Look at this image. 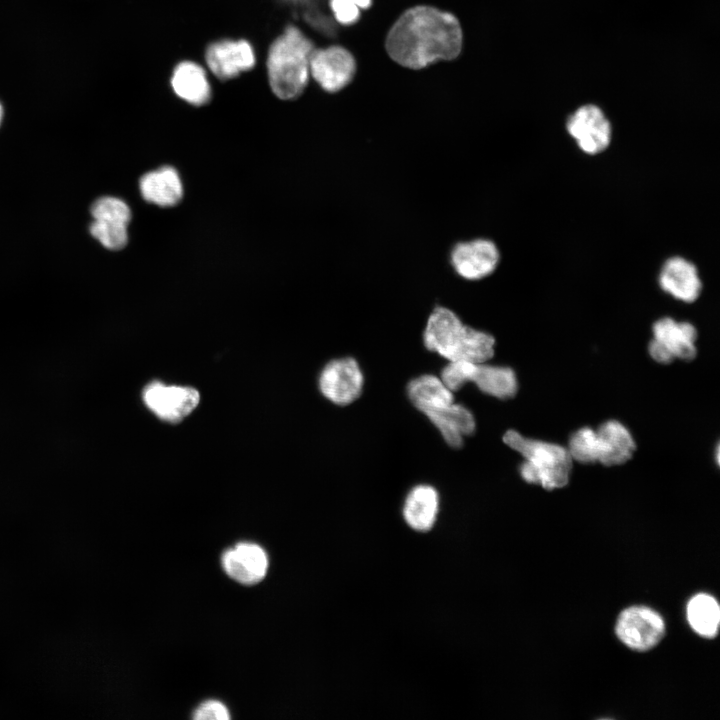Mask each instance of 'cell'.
Returning <instances> with one entry per match:
<instances>
[{
	"mask_svg": "<svg viewBox=\"0 0 720 720\" xmlns=\"http://www.w3.org/2000/svg\"><path fill=\"white\" fill-rule=\"evenodd\" d=\"M687 620L691 628L700 636L714 638L720 624V606L717 600L706 593L693 596L686 608Z\"/></svg>",
	"mask_w": 720,
	"mask_h": 720,
	"instance_id": "7402d4cb",
	"label": "cell"
},
{
	"mask_svg": "<svg viewBox=\"0 0 720 720\" xmlns=\"http://www.w3.org/2000/svg\"><path fill=\"white\" fill-rule=\"evenodd\" d=\"M142 197L161 207L178 204L183 197V186L178 172L171 166L144 174L139 182Z\"/></svg>",
	"mask_w": 720,
	"mask_h": 720,
	"instance_id": "e0dca14e",
	"label": "cell"
},
{
	"mask_svg": "<svg viewBox=\"0 0 720 720\" xmlns=\"http://www.w3.org/2000/svg\"><path fill=\"white\" fill-rule=\"evenodd\" d=\"M221 564L225 573L236 582L253 585L266 576L269 560L260 545L241 542L222 554Z\"/></svg>",
	"mask_w": 720,
	"mask_h": 720,
	"instance_id": "4fadbf2b",
	"label": "cell"
},
{
	"mask_svg": "<svg viewBox=\"0 0 720 720\" xmlns=\"http://www.w3.org/2000/svg\"><path fill=\"white\" fill-rule=\"evenodd\" d=\"M599 446V460L605 466L624 464L636 448L630 431L617 420H608L596 430Z\"/></svg>",
	"mask_w": 720,
	"mask_h": 720,
	"instance_id": "ac0fdd59",
	"label": "cell"
},
{
	"mask_svg": "<svg viewBox=\"0 0 720 720\" xmlns=\"http://www.w3.org/2000/svg\"><path fill=\"white\" fill-rule=\"evenodd\" d=\"M503 441L524 457L519 469L523 480L548 490L567 485L573 462L567 448L524 437L515 430L507 431Z\"/></svg>",
	"mask_w": 720,
	"mask_h": 720,
	"instance_id": "277c9868",
	"label": "cell"
},
{
	"mask_svg": "<svg viewBox=\"0 0 720 720\" xmlns=\"http://www.w3.org/2000/svg\"><path fill=\"white\" fill-rule=\"evenodd\" d=\"M658 284L662 291L684 303L696 301L703 287L696 265L682 256L665 260L658 274Z\"/></svg>",
	"mask_w": 720,
	"mask_h": 720,
	"instance_id": "9a60e30c",
	"label": "cell"
},
{
	"mask_svg": "<svg viewBox=\"0 0 720 720\" xmlns=\"http://www.w3.org/2000/svg\"><path fill=\"white\" fill-rule=\"evenodd\" d=\"M94 220L116 222L128 225L131 219L129 206L115 197H102L91 206Z\"/></svg>",
	"mask_w": 720,
	"mask_h": 720,
	"instance_id": "d4e9b609",
	"label": "cell"
},
{
	"mask_svg": "<svg viewBox=\"0 0 720 720\" xmlns=\"http://www.w3.org/2000/svg\"><path fill=\"white\" fill-rule=\"evenodd\" d=\"M436 427L444 441L452 448H460L464 438L471 436L476 429L472 412L465 406L452 404L424 414Z\"/></svg>",
	"mask_w": 720,
	"mask_h": 720,
	"instance_id": "2e32d148",
	"label": "cell"
},
{
	"mask_svg": "<svg viewBox=\"0 0 720 720\" xmlns=\"http://www.w3.org/2000/svg\"><path fill=\"white\" fill-rule=\"evenodd\" d=\"M354 2L359 8L366 9L371 6L372 0H354Z\"/></svg>",
	"mask_w": 720,
	"mask_h": 720,
	"instance_id": "83f0119b",
	"label": "cell"
},
{
	"mask_svg": "<svg viewBox=\"0 0 720 720\" xmlns=\"http://www.w3.org/2000/svg\"><path fill=\"white\" fill-rule=\"evenodd\" d=\"M572 460L579 463H595L599 460L598 436L596 430L582 427L569 439L568 448Z\"/></svg>",
	"mask_w": 720,
	"mask_h": 720,
	"instance_id": "603a6c76",
	"label": "cell"
},
{
	"mask_svg": "<svg viewBox=\"0 0 720 720\" xmlns=\"http://www.w3.org/2000/svg\"><path fill=\"white\" fill-rule=\"evenodd\" d=\"M205 60L217 78L228 80L253 68L255 54L249 42L225 39L208 46Z\"/></svg>",
	"mask_w": 720,
	"mask_h": 720,
	"instance_id": "5bb4252c",
	"label": "cell"
},
{
	"mask_svg": "<svg viewBox=\"0 0 720 720\" xmlns=\"http://www.w3.org/2000/svg\"><path fill=\"white\" fill-rule=\"evenodd\" d=\"M2 114H3V111H2V107H1V105H0V123H1V120H2Z\"/></svg>",
	"mask_w": 720,
	"mask_h": 720,
	"instance_id": "f1b7e54d",
	"label": "cell"
},
{
	"mask_svg": "<svg viewBox=\"0 0 720 720\" xmlns=\"http://www.w3.org/2000/svg\"><path fill=\"white\" fill-rule=\"evenodd\" d=\"M652 332L648 351L656 362L669 364L675 359L689 361L696 356L697 331L691 323L663 317L653 324Z\"/></svg>",
	"mask_w": 720,
	"mask_h": 720,
	"instance_id": "5b68a950",
	"label": "cell"
},
{
	"mask_svg": "<svg viewBox=\"0 0 720 720\" xmlns=\"http://www.w3.org/2000/svg\"><path fill=\"white\" fill-rule=\"evenodd\" d=\"M356 71L353 55L343 47L331 46L314 50L310 57V73L327 92H337L348 85Z\"/></svg>",
	"mask_w": 720,
	"mask_h": 720,
	"instance_id": "7c38bea8",
	"label": "cell"
},
{
	"mask_svg": "<svg viewBox=\"0 0 720 720\" xmlns=\"http://www.w3.org/2000/svg\"><path fill=\"white\" fill-rule=\"evenodd\" d=\"M313 51L312 42L294 26L287 27L273 41L266 66L270 87L278 98L290 100L303 92Z\"/></svg>",
	"mask_w": 720,
	"mask_h": 720,
	"instance_id": "3957f363",
	"label": "cell"
},
{
	"mask_svg": "<svg viewBox=\"0 0 720 720\" xmlns=\"http://www.w3.org/2000/svg\"><path fill=\"white\" fill-rule=\"evenodd\" d=\"M496 243L487 238L457 242L450 250L449 261L462 279L479 281L493 274L500 263Z\"/></svg>",
	"mask_w": 720,
	"mask_h": 720,
	"instance_id": "8992f818",
	"label": "cell"
},
{
	"mask_svg": "<svg viewBox=\"0 0 720 720\" xmlns=\"http://www.w3.org/2000/svg\"><path fill=\"white\" fill-rule=\"evenodd\" d=\"M174 93L193 105L206 104L211 96V88L204 69L191 61L179 63L171 76Z\"/></svg>",
	"mask_w": 720,
	"mask_h": 720,
	"instance_id": "ffe728a7",
	"label": "cell"
},
{
	"mask_svg": "<svg viewBox=\"0 0 720 720\" xmlns=\"http://www.w3.org/2000/svg\"><path fill=\"white\" fill-rule=\"evenodd\" d=\"M127 226L122 223L94 220L89 229L91 235L105 248L120 250L128 242Z\"/></svg>",
	"mask_w": 720,
	"mask_h": 720,
	"instance_id": "cb8c5ba5",
	"label": "cell"
},
{
	"mask_svg": "<svg viewBox=\"0 0 720 720\" xmlns=\"http://www.w3.org/2000/svg\"><path fill=\"white\" fill-rule=\"evenodd\" d=\"M439 510L437 490L427 484L413 487L406 496L403 516L414 530L427 531L432 528Z\"/></svg>",
	"mask_w": 720,
	"mask_h": 720,
	"instance_id": "d6986e66",
	"label": "cell"
},
{
	"mask_svg": "<svg viewBox=\"0 0 720 720\" xmlns=\"http://www.w3.org/2000/svg\"><path fill=\"white\" fill-rule=\"evenodd\" d=\"M196 389L169 386L159 381L148 384L143 391L146 406L160 419L178 422L190 414L199 403Z\"/></svg>",
	"mask_w": 720,
	"mask_h": 720,
	"instance_id": "8fae6325",
	"label": "cell"
},
{
	"mask_svg": "<svg viewBox=\"0 0 720 720\" xmlns=\"http://www.w3.org/2000/svg\"><path fill=\"white\" fill-rule=\"evenodd\" d=\"M425 347L448 361L488 362L495 353L494 337L462 322L451 309L436 306L424 329Z\"/></svg>",
	"mask_w": 720,
	"mask_h": 720,
	"instance_id": "7a4b0ae2",
	"label": "cell"
},
{
	"mask_svg": "<svg viewBox=\"0 0 720 720\" xmlns=\"http://www.w3.org/2000/svg\"><path fill=\"white\" fill-rule=\"evenodd\" d=\"M457 380L461 386L473 382L481 392L499 399L512 398L518 390L512 368L487 362L458 361Z\"/></svg>",
	"mask_w": 720,
	"mask_h": 720,
	"instance_id": "30bf717a",
	"label": "cell"
},
{
	"mask_svg": "<svg viewBox=\"0 0 720 720\" xmlns=\"http://www.w3.org/2000/svg\"><path fill=\"white\" fill-rule=\"evenodd\" d=\"M566 130L585 154L594 156L604 152L612 140V126L602 109L586 104L567 119Z\"/></svg>",
	"mask_w": 720,
	"mask_h": 720,
	"instance_id": "ba28073f",
	"label": "cell"
},
{
	"mask_svg": "<svg viewBox=\"0 0 720 720\" xmlns=\"http://www.w3.org/2000/svg\"><path fill=\"white\" fill-rule=\"evenodd\" d=\"M193 718L196 720H228L230 718V714L229 710L222 702L218 700H207L195 709Z\"/></svg>",
	"mask_w": 720,
	"mask_h": 720,
	"instance_id": "4316f807",
	"label": "cell"
},
{
	"mask_svg": "<svg viewBox=\"0 0 720 720\" xmlns=\"http://www.w3.org/2000/svg\"><path fill=\"white\" fill-rule=\"evenodd\" d=\"M363 384L362 370L352 357L331 360L319 376L321 393L339 406H346L357 400L362 393Z\"/></svg>",
	"mask_w": 720,
	"mask_h": 720,
	"instance_id": "9c48e42d",
	"label": "cell"
},
{
	"mask_svg": "<svg viewBox=\"0 0 720 720\" xmlns=\"http://www.w3.org/2000/svg\"><path fill=\"white\" fill-rule=\"evenodd\" d=\"M452 392L435 375L424 374L413 378L407 385V395L411 403L423 414L442 409L454 402Z\"/></svg>",
	"mask_w": 720,
	"mask_h": 720,
	"instance_id": "44dd1931",
	"label": "cell"
},
{
	"mask_svg": "<svg viewBox=\"0 0 720 720\" xmlns=\"http://www.w3.org/2000/svg\"><path fill=\"white\" fill-rule=\"evenodd\" d=\"M330 7L340 24H354L360 17L359 7L354 0H330Z\"/></svg>",
	"mask_w": 720,
	"mask_h": 720,
	"instance_id": "484cf974",
	"label": "cell"
},
{
	"mask_svg": "<svg viewBox=\"0 0 720 720\" xmlns=\"http://www.w3.org/2000/svg\"><path fill=\"white\" fill-rule=\"evenodd\" d=\"M462 29L449 12L430 6L405 11L389 30L385 47L398 64L421 69L437 60H452L462 49Z\"/></svg>",
	"mask_w": 720,
	"mask_h": 720,
	"instance_id": "6da1fadb",
	"label": "cell"
},
{
	"mask_svg": "<svg viewBox=\"0 0 720 720\" xmlns=\"http://www.w3.org/2000/svg\"><path fill=\"white\" fill-rule=\"evenodd\" d=\"M665 634V623L655 610L632 606L623 610L616 623V635L627 647L646 651L655 647Z\"/></svg>",
	"mask_w": 720,
	"mask_h": 720,
	"instance_id": "52a82bcc",
	"label": "cell"
}]
</instances>
